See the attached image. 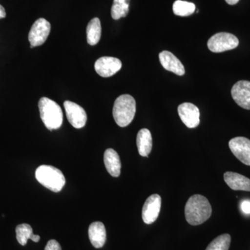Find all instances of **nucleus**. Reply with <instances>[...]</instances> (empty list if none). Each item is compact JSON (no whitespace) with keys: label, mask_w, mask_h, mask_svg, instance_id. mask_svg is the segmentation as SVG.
Listing matches in <instances>:
<instances>
[{"label":"nucleus","mask_w":250,"mask_h":250,"mask_svg":"<svg viewBox=\"0 0 250 250\" xmlns=\"http://www.w3.org/2000/svg\"><path fill=\"white\" fill-rule=\"evenodd\" d=\"M242 211L246 214H250V201L244 200L241 205Z\"/></svg>","instance_id":"nucleus-24"},{"label":"nucleus","mask_w":250,"mask_h":250,"mask_svg":"<svg viewBox=\"0 0 250 250\" xmlns=\"http://www.w3.org/2000/svg\"><path fill=\"white\" fill-rule=\"evenodd\" d=\"M16 232L18 243L22 246L27 244L29 239L35 243H38L41 239V237L39 235L34 234L32 228L28 224L24 223L18 225L16 227Z\"/></svg>","instance_id":"nucleus-18"},{"label":"nucleus","mask_w":250,"mask_h":250,"mask_svg":"<svg viewBox=\"0 0 250 250\" xmlns=\"http://www.w3.org/2000/svg\"><path fill=\"white\" fill-rule=\"evenodd\" d=\"M130 0H113L111 7L113 19L119 20L126 17L129 14Z\"/></svg>","instance_id":"nucleus-20"},{"label":"nucleus","mask_w":250,"mask_h":250,"mask_svg":"<svg viewBox=\"0 0 250 250\" xmlns=\"http://www.w3.org/2000/svg\"><path fill=\"white\" fill-rule=\"evenodd\" d=\"M161 197L158 194H154L147 199L142 210V218L144 223L150 225L157 220L160 213Z\"/></svg>","instance_id":"nucleus-10"},{"label":"nucleus","mask_w":250,"mask_h":250,"mask_svg":"<svg viewBox=\"0 0 250 250\" xmlns=\"http://www.w3.org/2000/svg\"><path fill=\"white\" fill-rule=\"evenodd\" d=\"M226 2L229 5H235L239 1V0H225Z\"/></svg>","instance_id":"nucleus-26"},{"label":"nucleus","mask_w":250,"mask_h":250,"mask_svg":"<svg viewBox=\"0 0 250 250\" xmlns=\"http://www.w3.org/2000/svg\"><path fill=\"white\" fill-rule=\"evenodd\" d=\"M172 9H173L174 14L176 16L187 17L195 12V5L193 3L188 2V1L177 0L174 1Z\"/></svg>","instance_id":"nucleus-21"},{"label":"nucleus","mask_w":250,"mask_h":250,"mask_svg":"<svg viewBox=\"0 0 250 250\" xmlns=\"http://www.w3.org/2000/svg\"><path fill=\"white\" fill-rule=\"evenodd\" d=\"M238 45L239 41L236 36L226 32L218 33L211 36L207 44L209 50L215 53L231 50L236 48Z\"/></svg>","instance_id":"nucleus-5"},{"label":"nucleus","mask_w":250,"mask_h":250,"mask_svg":"<svg viewBox=\"0 0 250 250\" xmlns=\"http://www.w3.org/2000/svg\"><path fill=\"white\" fill-rule=\"evenodd\" d=\"M231 243V236L228 233L220 235L208 245L206 250H229Z\"/></svg>","instance_id":"nucleus-22"},{"label":"nucleus","mask_w":250,"mask_h":250,"mask_svg":"<svg viewBox=\"0 0 250 250\" xmlns=\"http://www.w3.org/2000/svg\"><path fill=\"white\" fill-rule=\"evenodd\" d=\"M88 236L94 248H101L104 246L106 240V231L101 222H94L88 228Z\"/></svg>","instance_id":"nucleus-15"},{"label":"nucleus","mask_w":250,"mask_h":250,"mask_svg":"<svg viewBox=\"0 0 250 250\" xmlns=\"http://www.w3.org/2000/svg\"><path fill=\"white\" fill-rule=\"evenodd\" d=\"M50 31L51 24L47 20L44 18L38 19L31 27L29 36H28L31 44V48L45 43Z\"/></svg>","instance_id":"nucleus-6"},{"label":"nucleus","mask_w":250,"mask_h":250,"mask_svg":"<svg viewBox=\"0 0 250 250\" xmlns=\"http://www.w3.org/2000/svg\"><path fill=\"white\" fill-rule=\"evenodd\" d=\"M229 147L238 160L250 166V139L245 137L233 138L229 142Z\"/></svg>","instance_id":"nucleus-8"},{"label":"nucleus","mask_w":250,"mask_h":250,"mask_svg":"<svg viewBox=\"0 0 250 250\" xmlns=\"http://www.w3.org/2000/svg\"><path fill=\"white\" fill-rule=\"evenodd\" d=\"M6 15L4 8L0 4V19H2V18L6 17Z\"/></svg>","instance_id":"nucleus-25"},{"label":"nucleus","mask_w":250,"mask_h":250,"mask_svg":"<svg viewBox=\"0 0 250 250\" xmlns=\"http://www.w3.org/2000/svg\"><path fill=\"white\" fill-rule=\"evenodd\" d=\"M159 60L162 66L167 71L173 72L179 76H183L185 68L182 62L168 51H163L159 54Z\"/></svg>","instance_id":"nucleus-13"},{"label":"nucleus","mask_w":250,"mask_h":250,"mask_svg":"<svg viewBox=\"0 0 250 250\" xmlns=\"http://www.w3.org/2000/svg\"><path fill=\"white\" fill-rule=\"evenodd\" d=\"M36 178L43 187L54 192L62 190L65 184V176L54 166L42 165L36 169Z\"/></svg>","instance_id":"nucleus-4"},{"label":"nucleus","mask_w":250,"mask_h":250,"mask_svg":"<svg viewBox=\"0 0 250 250\" xmlns=\"http://www.w3.org/2000/svg\"><path fill=\"white\" fill-rule=\"evenodd\" d=\"M224 180L233 190L250 191V179L236 172H227L224 174Z\"/></svg>","instance_id":"nucleus-14"},{"label":"nucleus","mask_w":250,"mask_h":250,"mask_svg":"<svg viewBox=\"0 0 250 250\" xmlns=\"http://www.w3.org/2000/svg\"><path fill=\"white\" fill-rule=\"evenodd\" d=\"M101 22L98 18H93L87 26V42L90 45H95L101 39Z\"/></svg>","instance_id":"nucleus-19"},{"label":"nucleus","mask_w":250,"mask_h":250,"mask_svg":"<svg viewBox=\"0 0 250 250\" xmlns=\"http://www.w3.org/2000/svg\"><path fill=\"white\" fill-rule=\"evenodd\" d=\"M178 113L181 120L187 127H197L200 123V112L193 104L185 103L178 106Z\"/></svg>","instance_id":"nucleus-9"},{"label":"nucleus","mask_w":250,"mask_h":250,"mask_svg":"<svg viewBox=\"0 0 250 250\" xmlns=\"http://www.w3.org/2000/svg\"><path fill=\"white\" fill-rule=\"evenodd\" d=\"M138 150L140 155L148 157L152 149V137L149 129L140 130L136 138Z\"/></svg>","instance_id":"nucleus-17"},{"label":"nucleus","mask_w":250,"mask_h":250,"mask_svg":"<svg viewBox=\"0 0 250 250\" xmlns=\"http://www.w3.org/2000/svg\"><path fill=\"white\" fill-rule=\"evenodd\" d=\"M63 106L70 125L76 129L83 128L87 122V114L85 110L80 105L71 101L64 102Z\"/></svg>","instance_id":"nucleus-7"},{"label":"nucleus","mask_w":250,"mask_h":250,"mask_svg":"<svg viewBox=\"0 0 250 250\" xmlns=\"http://www.w3.org/2000/svg\"><path fill=\"white\" fill-rule=\"evenodd\" d=\"M231 96L238 106L250 110V82L242 80L235 83L231 88Z\"/></svg>","instance_id":"nucleus-12"},{"label":"nucleus","mask_w":250,"mask_h":250,"mask_svg":"<svg viewBox=\"0 0 250 250\" xmlns=\"http://www.w3.org/2000/svg\"><path fill=\"white\" fill-rule=\"evenodd\" d=\"M136 111L134 98L130 95H123L115 101L113 116L116 124L121 127L128 126L134 120Z\"/></svg>","instance_id":"nucleus-2"},{"label":"nucleus","mask_w":250,"mask_h":250,"mask_svg":"<svg viewBox=\"0 0 250 250\" xmlns=\"http://www.w3.org/2000/svg\"><path fill=\"white\" fill-rule=\"evenodd\" d=\"M211 213V206L203 195H192L186 205V219L188 223L193 226L205 223L210 218Z\"/></svg>","instance_id":"nucleus-1"},{"label":"nucleus","mask_w":250,"mask_h":250,"mask_svg":"<svg viewBox=\"0 0 250 250\" xmlns=\"http://www.w3.org/2000/svg\"><path fill=\"white\" fill-rule=\"evenodd\" d=\"M121 61L114 57H101L95 63V71L103 77L113 76L121 70Z\"/></svg>","instance_id":"nucleus-11"},{"label":"nucleus","mask_w":250,"mask_h":250,"mask_svg":"<svg viewBox=\"0 0 250 250\" xmlns=\"http://www.w3.org/2000/svg\"><path fill=\"white\" fill-rule=\"evenodd\" d=\"M45 250H62L60 244L56 240H50L47 242Z\"/></svg>","instance_id":"nucleus-23"},{"label":"nucleus","mask_w":250,"mask_h":250,"mask_svg":"<svg viewBox=\"0 0 250 250\" xmlns=\"http://www.w3.org/2000/svg\"><path fill=\"white\" fill-rule=\"evenodd\" d=\"M104 162L108 173L112 177H118L121 172V161L118 153L109 148L104 154Z\"/></svg>","instance_id":"nucleus-16"},{"label":"nucleus","mask_w":250,"mask_h":250,"mask_svg":"<svg viewBox=\"0 0 250 250\" xmlns=\"http://www.w3.org/2000/svg\"><path fill=\"white\" fill-rule=\"evenodd\" d=\"M39 108L42 123L50 131L58 129L62 124V112L60 106L50 99L42 98L39 102Z\"/></svg>","instance_id":"nucleus-3"}]
</instances>
